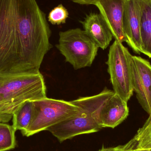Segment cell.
Instances as JSON below:
<instances>
[{
	"label": "cell",
	"mask_w": 151,
	"mask_h": 151,
	"mask_svg": "<svg viewBox=\"0 0 151 151\" xmlns=\"http://www.w3.org/2000/svg\"><path fill=\"white\" fill-rule=\"evenodd\" d=\"M98 151H116V147L114 148H104L99 150Z\"/></svg>",
	"instance_id": "obj_19"
},
{
	"label": "cell",
	"mask_w": 151,
	"mask_h": 151,
	"mask_svg": "<svg viewBox=\"0 0 151 151\" xmlns=\"http://www.w3.org/2000/svg\"><path fill=\"white\" fill-rule=\"evenodd\" d=\"M69 16L67 9L63 4H60L50 12L48 19L52 24L58 25L65 23Z\"/></svg>",
	"instance_id": "obj_16"
},
{
	"label": "cell",
	"mask_w": 151,
	"mask_h": 151,
	"mask_svg": "<svg viewBox=\"0 0 151 151\" xmlns=\"http://www.w3.org/2000/svg\"><path fill=\"white\" fill-rule=\"evenodd\" d=\"M16 131L12 125L0 122V151H9L16 148Z\"/></svg>",
	"instance_id": "obj_14"
},
{
	"label": "cell",
	"mask_w": 151,
	"mask_h": 151,
	"mask_svg": "<svg viewBox=\"0 0 151 151\" xmlns=\"http://www.w3.org/2000/svg\"><path fill=\"white\" fill-rule=\"evenodd\" d=\"M142 11L137 0H125L123 28L128 45L137 54L141 53Z\"/></svg>",
	"instance_id": "obj_8"
},
{
	"label": "cell",
	"mask_w": 151,
	"mask_h": 151,
	"mask_svg": "<svg viewBox=\"0 0 151 151\" xmlns=\"http://www.w3.org/2000/svg\"><path fill=\"white\" fill-rule=\"evenodd\" d=\"M133 138L136 142L138 149L151 150V117H149Z\"/></svg>",
	"instance_id": "obj_15"
},
{
	"label": "cell",
	"mask_w": 151,
	"mask_h": 151,
	"mask_svg": "<svg viewBox=\"0 0 151 151\" xmlns=\"http://www.w3.org/2000/svg\"><path fill=\"white\" fill-rule=\"evenodd\" d=\"M57 48L76 70L90 67L93 63L99 47L80 28L59 32Z\"/></svg>",
	"instance_id": "obj_5"
},
{
	"label": "cell",
	"mask_w": 151,
	"mask_h": 151,
	"mask_svg": "<svg viewBox=\"0 0 151 151\" xmlns=\"http://www.w3.org/2000/svg\"><path fill=\"white\" fill-rule=\"evenodd\" d=\"M74 2L81 4H94L96 0H71Z\"/></svg>",
	"instance_id": "obj_18"
},
{
	"label": "cell",
	"mask_w": 151,
	"mask_h": 151,
	"mask_svg": "<svg viewBox=\"0 0 151 151\" xmlns=\"http://www.w3.org/2000/svg\"><path fill=\"white\" fill-rule=\"evenodd\" d=\"M129 114L127 102L114 93L103 106L97 122L102 128H114L127 119Z\"/></svg>",
	"instance_id": "obj_10"
},
{
	"label": "cell",
	"mask_w": 151,
	"mask_h": 151,
	"mask_svg": "<svg viewBox=\"0 0 151 151\" xmlns=\"http://www.w3.org/2000/svg\"><path fill=\"white\" fill-rule=\"evenodd\" d=\"M81 23L85 33L99 48L104 50L107 48L113 36L100 13H90Z\"/></svg>",
	"instance_id": "obj_11"
},
{
	"label": "cell",
	"mask_w": 151,
	"mask_h": 151,
	"mask_svg": "<svg viewBox=\"0 0 151 151\" xmlns=\"http://www.w3.org/2000/svg\"><path fill=\"white\" fill-rule=\"evenodd\" d=\"M150 151H151V150H150Z\"/></svg>",
	"instance_id": "obj_20"
},
{
	"label": "cell",
	"mask_w": 151,
	"mask_h": 151,
	"mask_svg": "<svg viewBox=\"0 0 151 151\" xmlns=\"http://www.w3.org/2000/svg\"><path fill=\"white\" fill-rule=\"evenodd\" d=\"M142 11L141 53L151 58V0H137Z\"/></svg>",
	"instance_id": "obj_12"
},
{
	"label": "cell",
	"mask_w": 151,
	"mask_h": 151,
	"mask_svg": "<svg viewBox=\"0 0 151 151\" xmlns=\"http://www.w3.org/2000/svg\"><path fill=\"white\" fill-rule=\"evenodd\" d=\"M125 0H96V5L105 20L115 40L127 42L123 28Z\"/></svg>",
	"instance_id": "obj_9"
},
{
	"label": "cell",
	"mask_w": 151,
	"mask_h": 151,
	"mask_svg": "<svg viewBox=\"0 0 151 151\" xmlns=\"http://www.w3.org/2000/svg\"><path fill=\"white\" fill-rule=\"evenodd\" d=\"M150 117H151V116H150Z\"/></svg>",
	"instance_id": "obj_21"
},
{
	"label": "cell",
	"mask_w": 151,
	"mask_h": 151,
	"mask_svg": "<svg viewBox=\"0 0 151 151\" xmlns=\"http://www.w3.org/2000/svg\"><path fill=\"white\" fill-rule=\"evenodd\" d=\"M44 77L40 71L22 74H0V122L7 123L20 105L47 97Z\"/></svg>",
	"instance_id": "obj_2"
},
{
	"label": "cell",
	"mask_w": 151,
	"mask_h": 151,
	"mask_svg": "<svg viewBox=\"0 0 151 151\" xmlns=\"http://www.w3.org/2000/svg\"><path fill=\"white\" fill-rule=\"evenodd\" d=\"M51 33L36 0H0V74L39 71Z\"/></svg>",
	"instance_id": "obj_1"
},
{
	"label": "cell",
	"mask_w": 151,
	"mask_h": 151,
	"mask_svg": "<svg viewBox=\"0 0 151 151\" xmlns=\"http://www.w3.org/2000/svg\"><path fill=\"white\" fill-rule=\"evenodd\" d=\"M133 88L138 102L151 116V65L141 57L132 58Z\"/></svg>",
	"instance_id": "obj_7"
},
{
	"label": "cell",
	"mask_w": 151,
	"mask_h": 151,
	"mask_svg": "<svg viewBox=\"0 0 151 151\" xmlns=\"http://www.w3.org/2000/svg\"><path fill=\"white\" fill-rule=\"evenodd\" d=\"M114 93L113 91L105 88L97 95L81 97L71 101L80 108L78 114L50 127L47 130L60 142L76 136L99 131L102 128L97 122L98 115L103 106Z\"/></svg>",
	"instance_id": "obj_3"
},
{
	"label": "cell",
	"mask_w": 151,
	"mask_h": 151,
	"mask_svg": "<svg viewBox=\"0 0 151 151\" xmlns=\"http://www.w3.org/2000/svg\"><path fill=\"white\" fill-rule=\"evenodd\" d=\"M33 103L27 100L22 103L14 112L12 116V125L15 130L25 132L31 123L33 113Z\"/></svg>",
	"instance_id": "obj_13"
},
{
	"label": "cell",
	"mask_w": 151,
	"mask_h": 151,
	"mask_svg": "<svg viewBox=\"0 0 151 151\" xmlns=\"http://www.w3.org/2000/svg\"><path fill=\"white\" fill-rule=\"evenodd\" d=\"M132 56L122 43L115 40L109 49L108 60L106 63L113 91L127 102L134 91Z\"/></svg>",
	"instance_id": "obj_6"
},
{
	"label": "cell",
	"mask_w": 151,
	"mask_h": 151,
	"mask_svg": "<svg viewBox=\"0 0 151 151\" xmlns=\"http://www.w3.org/2000/svg\"><path fill=\"white\" fill-rule=\"evenodd\" d=\"M33 113L31 123L24 136L33 135L78 114L80 109L72 103L46 97L33 100Z\"/></svg>",
	"instance_id": "obj_4"
},
{
	"label": "cell",
	"mask_w": 151,
	"mask_h": 151,
	"mask_svg": "<svg viewBox=\"0 0 151 151\" xmlns=\"http://www.w3.org/2000/svg\"><path fill=\"white\" fill-rule=\"evenodd\" d=\"M136 142L134 138L124 145L116 147V151H150L151 150L139 149L137 147Z\"/></svg>",
	"instance_id": "obj_17"
}]
</instances>
